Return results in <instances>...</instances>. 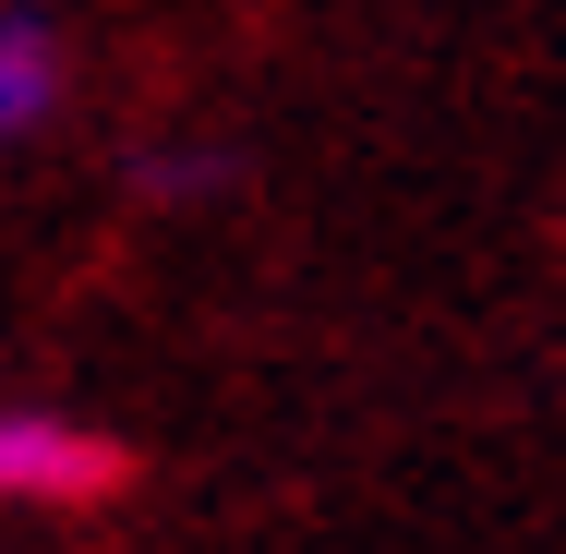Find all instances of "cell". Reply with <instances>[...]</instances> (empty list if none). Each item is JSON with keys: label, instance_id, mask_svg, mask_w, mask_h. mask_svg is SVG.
Segmentation results:
<instances>
[{"label": "cell", "instance_id": "6da1fadb", "mask_svg": "<svg viewBox=\"0 0 566 554\" xmlns=\"http://www.w3.org/2000/svg\"><path fill=\"white\" fill-rule=\"evenodd\" d=\"M120 494V446L61 410H0V506H97Z\"/></svg>", "mask_w": 566, "mask_h": 554}, {"label": "cell", "instance_id": "7a4b0ae2", "mask_svg": "<svg viewBox=\"0 0 566 554\" xmlns=\"http://www.w3.org/2000/svg\"><path fill=\"white\" fill-rule=\"evenodd\" d=\"M61 109V36L36 12H0V145Z\"/></svg>", "mask_w": 566, "mask_h": 554}, {"label": "cell", "instance_id": "3957f363", "mask_svg": "<svg viewBox=\"0 0 566 554\" xmlns=\"http://www.w3.org/2000/svg\"><path fill=\"white\" fill-rule=\"evenodd\" d=\"M145 181H157V194H193V181H218V157H193V145H169V157H157Z\"/></svg>", "mask_w": 566, "mask_h": 554}]
</instances>
